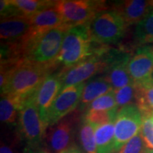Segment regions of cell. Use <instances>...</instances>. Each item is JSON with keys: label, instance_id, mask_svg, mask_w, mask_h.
Instances as JSON below:
<instances>
[{"label": "cell", "instance_id": "31", "mask_svg": "<svg viewBox=\"0 0 153 153\" xmlns=\"http://www.w3.org/2000/svg\"><path fill=\"white\" fill-rule=\"evenodd\" d=\"M24 153H51L49 151H48L46 149L44 148H39L35 149H29V148H25Z\"/></svg>", "mask_w": 153, "mask_h": 153}, {"label": "cell", "instance_id": "37", "mask_svg": "<svg viewBox=\"0 0 153 153\" xmlns=\"http://www.w3.org/2000/svg\"><path fill=\"white\" fill-rule=\"evenodd\" d=\"M152 76H153V75H152Z\"/></svg>", "mask_w": 153, "mask_h": 153}, {"label": "cell", "instance_id": "13", "mask_svg": "<svg viewBox=\"0 0 153 153\" xmlns=\"http://www.w3.org/2000/svg\"><path fill=\"white\" fill-rule=\"evenodd\" d=\"M130 75L135 84L150 79L153 75V45L139 46L128 63Z\"/></svg>", "mask_w": 153, "mask_h": 153}, {"label": "cell", "instance_id": "5", "mask_svg": "<svg viewBox=\"0 0 153 153\" xmlns=\"http://www.w3.org/2000/svg\"><path fill=\"white\" fill-rule=\"evenodd\" d=\"M89 26L93 41L108 46L124 37L128 26L117 11L107 9L97 13Z\"/></svg>", "mask_w": 153, "mask_h": 153}, {"label": "cell", "instance_id": "14", "mask_svg": "<svg viewBox=\"0 0 153 153\" xmlns=\"http://www.w3.org/2000/svg\"><path fill=\"white\" fill-rule=\"evenodd\" d=\"M31 19L16 16L1 19L0 37L4 42H14L22 39L31 30Z\"/></svg>", "mask_w": 153, "mask_h": 153}, {"label": "cell", "instance_id": "15", "mask_svg": "<svg viewBox=\"0 0 153 153\" xmlns=\"http://www.w3.org/2000/svg\"><path fill=\"white\" fill-rule=\"evenodd\" d=\"M152 6V1L128 0L115 3L112 9L123 16L128 26H131L142 21Z\"/></svg>", "mask_w": 153, "mask_h": 153}, {"label": "cell", "instance_id": "32", "mask_svg": "<svg viewBox=\"0 0 153 153\" xmlns=\"http://www.w3.org/2000/svg\"><path fill=\"white\" fill-rule=\"evenodd\" d=\"M62 153H85L83 150H82L81 148H79L78 145H76V144L73 145V146L70 148L68 150L64 151Z\"/></svg>", "mask_w": 153, "mask_h": 153}, {"label": "cell", "instance_id": "1", "mask_svg": "<svg viewBox=\"0 0 153 153\" xmlns=\"http://www.w3.org/2000/svg\"><path fill=\"white\" fill-rule=\"evenodd\" d=\"M70 28L68 25H63L40 34H35L30 30L22 40L23 61L56 69V60Z\"/></svg>", "mask_w": 153, "mask_h": 153}, {"label": "cell", "instance_id": "9", "mask_svg": "<svg viewBox=\"0 0 153 153\" xmlns=\"http://www.w3.org/2000/svg\"><path fill=\"white\" fill-rule=\"evenodd\" d=\"M143 116L135 104H130L118 111L115 121L114 151L118 152L128 141L140 131Z\"/></svg>", "mask_w": 153, "mask_h": 153}, {"label": "cell", "instance_id": "25", "mask_svg": "<svg viewBox=\"0 0 153 153\" xmlns=\"http://www.w3.org/2000/svg\"><path fill=\"white\" fill-rule=\"evenodd\" d=\"M135 91H136V89H135V85L134 82L120 89L114 90L115 99H116L118 111L126 106L135 104Z\"/></svg>", "mask_w": 153, "mask_h": 153}, {"label": "cell", "instance_id": "11", "mask_svg": "<svg viewBox=\"0 0 153 153\" xmlns=\"http://www.w3.org/2000/svg\"><path fill=\"white\" fill-rule=\"evenodd\" d=\"M86 82L77 84L61 91L49 108L47 116L48 126H51L71 114L79 106Z\"/></svg>", "mask_w": 153, "mask_h": 153}, {"label": "cell", "instance_id": "33", "mask_svg": "<svg viewBox=\"0 0 153 153\" xmlns=\"http://www.w3.org/2000/svg\"><path fill=\"white\" fill-rule=\"evenodd\" d=\"M145 153H153V150H150V149H148Z\"/></svg>", "mask_w": 153, "mask_h": 153}, {"label": "cell", "instance_id": "29", "mask_svg": "<svg viewBox=\"0 0 153 153\" xmlns=\"http://www.w3.org/2000/svg\"><path fill=\"white\" fill-rule=\"evenodd\" d=\"M22 139L16 133L13 139L1 140L0 146V153H21L19 149V143Z\"/></svg>", "mask_w": 153, "mask_h": 153}, {"label": "cell", "instance_id": "27", "mask_svg": "<svg viewBox=\"0 0 153 153\" xmlns=\"http://www.w3.org/2000/svg\"><path fill=\"white\" fill-rule=\"evenodd\" d=\"M148 150L140 133H137L118 151V153H145Z\"/></svg>", "mask_w": 153, "mask_h": 153}, {"label": "cell", "instance_id": "17", "mask_svg": "<svg viewBox=\"0 0 153 153\" xmlns=\"http://www.w3.org/2000/svg\"><path fill=\"white\" fill-rule=\"evenodd\" d=\"M112 90H114V88L104 76L91 79L88 83H86L82 91L79 105L80 110L86 109L88 105L95 99Z\"/></svg>", "mask_w": 153, "mask_h": 153}, {"label": "cell", "instance_id": "2", "mask_svg": "<svg viewBox=\"0 0 153 153\" xmlns=\"http://www.w3.org/2000/svg\"><path fill=\"white\" fill-rule=\"evenodd\" d=\"M89 24L73 26L68 30L56 60L57 68L62 65V69L69 68L94 55L104 53L109 50L108 45L93 41Z\"/></svg>", "mask_w": 153, "mask_h": 153}, {"label": "cell", "instance_id": "28", "mask_svg": "<svg viewBox=\"0 0 153 153\" xmlns=\"http://www.w3.org/2000/svg\"><path fill=\"white\" fill-rule=\"evenodd\" d=\"M140 133L147 148L153 150V120L152 118H143Z\"/></svg>", "mask_w": 153, "mask_h": 153}, {"label": "cell", "instance_id": "7", "mask_svg": "<svg viewBox=\"0 0 153 153\" xmlns=\"http://www.w3.org/2000/svg\"><path fill=\"white\" fill-rule=\"evenodd\" d=\"M105 5L104 1H55V7L62 16L65 24L71 27L89 24L97 13L107 9Z\"/></svg>", "mask_w": 153, "mask_h": 153}, {"label": "cell", "instance_id": "6", "mask_svg": "<svg viewBox=\"0 0 153 153\" xmlns=\"http://www.w3.org/2000/svg\"><path fill=\"white\" fill-rule=\"evenodd\" d=\"M79 108L49 126L43 140L44 148L51 153H62L75 145L82 116Z\"/></svg>", "mask_w": 153, "mask_h": 153}, {"label": "cell", "instance_id": "10", "mask_svg": "<svg viewBox=\"0 0 153 153\" xmlns=\"http://www.w3.org/2000/svg\"><path fill=\"white\" fill-rule=\"evenodd\" d=\"M131 53L111 49L107 52V66L104 76L114 90L133 83L128 70Z\"/></svg>", "mask_w": 153, "mask_h": 153}, {"label": "cell", "instance_id": "30", "mask_svg": "<svg viewBox=\"0 0 153 153\" xmlns=\"http://www.w3.org/2000/svg\"><path fill=\"white\" fill-rule=\"evenodd\" d=\"M0 14H1V19L12 16H23L19 12L16 6L11 2V0H1L0 1Z\"/></svg>", "mask_w": 153, "mask_h": 153}, {"label": "cell", "instance_id": "18", "mask_svg": "<svg viewBox=\"0 0 153 153\" xmlns=\"http://www.w3.org/2000/svg\"><path fill=\"white\" fill-rule=\"evenodd\" d=\"M135 85L136 89L135 104L143 118H151L153 116V76Z\"/></svg>", "mask_w": 153, "mask_h": 153}, {"label": "cell", "instance_id": "8", "mask_svg": "<svg viewBox=\"0 0 153 153\" xmlns=\"http://www.w3.org/2000/svg\"><path fill=\"white\" fill-rule=\"evenodd\" d=\"M108 51L94 55L69 68L62 69L61 91L70 86L86 82L98 74H104L107 66Z\"/></svg>", "mask_w": 153, "mask_h": 153}, {"label": "cell", "instance_id": "22", "mask_svg": "<svg viewBox=\"0 0 153 153\" xmlns=\"http://www.w3.org/2000/svg\"><path fill=\"white\" fill-rule=\"evenodd\" d=\"M95 126L82 118L78 128L77 138L82 150L85 153H97V144L95 139Z\"/></svg>", "mask_w": 153, "mask_h": 153}, {"label": "cell", "instance_id": "21", "mask_svg": "<svg viewBox=\"0 0 153 153\" xmlns=\"http://www.w3.org/2000/svg\"><path fill=\"white\" fill-rule=\"evenodd\" d=\"M133 38L138 47L153 45V6L144 19L135 25Z\"/></svg>", "mask_w": 153, "mask_h": 153}, {"label": "cell", "instance_id": "12", "mask_svg": "<svg viewBox=\"0 0 153 153\" xmlns=\"http://www.w3.org/2000/svg\"><path fill=\"white\" fill-rule=\"evenodd\" d=\"M61 70H59L48 74L35 93L36 106L39 111L41 118L44 123L46 124L48 128V112L52 106L53 101L61 92Z\"/></svg>", "mask_w": 153, "mask_h": 153}, {"label": "cell", "instance_id": "20", "mask_svg": "<svg viewBox=\"0 0 153 153\" xmlns=\"http://www.w3.org/2000/svg\"><path fill=\"white\" fill-rule=\"evenodd\" d=\"M115 121L98 126L95 130L97 153L114 152Z\"/></svg>", "mask_w": 153, "mask_h": 153}, {"label": "cell", "instance_id": "3", "mask_svg": "<svg viewBox=\"0 0 153 153\" xmlns=\"http://www.w3.org/2000/svg\"><path fill=\"white\" fill-rule=\"evenodd\" d=\"M55 69L27 62L19 63L9 78L1 96L9 94L23 99L35 93L45 77Z\"/></svg>", "mask_w": 153, "mask_h": 153}, {"label": "cell", "instance_id": "24", "mask_svg": "<svg viewBox=\"0 0 153 153\" xmlns=\"http://www.w3.org/2000/svg\"><path fill=\"white\" fill-rule=\"evenodd\" d=\"M118 109L108 111H86L82 115L84 119L95 127L116 121Z\"/></svg>", "mask_w": 153, "mask_h": 153}, {"label": "cell", "instance_id": "26", "mask_svg": "<svg viewBox=\"0 0 153 153\" xmlns=\"http://www.w3.org/2000/svg\"><path fill=\"white\" fill-rule=\"evenodd\" d=\"M118 109L116 99H115L114 89L109 91L106 94L101 96L91 104L88 105L86 111H108L113 109Z\"/></svg>", "mask_w": 153, "mask_h": 153}, {"label": "cell", "instance_id": "4", "mask_svg": "<svg viewBox=\"0 0 153 153\" xmlns=\"http://www.w3.org/2000/svg\"><path fill=\"white\" fill-rule=\"evenodd\" d=\"M35 93L24 99L17 122V133L29 149L41 147L48 128L36 106Z\"/></svg>", "mask_w": 153, "mask_h": 153}, {"label": "cell", "instance_id": "19", "mask_svg": "<svg viewBox=\"0 0 153 153\" xmlns=\"http://www.w3.org/2000/svg\"><path fill=\"white\" fill-rule=\"evenodd\" d=\"M20 97L5 94L1 96L0 101V120L8 126L17 125L19 113L24 101Z\"/></svg>", "mask_w": 153, "mask_h": 153}, {"label": "cell", "instance_id": "23", "mask_svg": "<svg viewBox=\"0 0 153 153\" xmlns=\"http://www.w3.org/2000/svg\"><path fill=\"white\" fill-rule=\"evenodd\" d=\"M23 16L32 17L44 9L53 6L55 1L48 0H11Z\"/></svg>", "mask_w": 153, "mask_h": 153}, {"label": "cell", "instance_id": "36", "mask_svg": "<svg viewBox=\"0 0 153 153\" xmlns=\"http://www.w3.org/2000/svg\"><path fill=\"white\" fill-rule=\"evenodd\" d=\"M152 4H153V1H152Z\"/></svg>", "mask_w": 153, "mask_h": 153}, {"label": "cell", "instance_id": "35", "mask_svg": "<svg viewBox=\"0 0 153 153\" xmlns=\"http://www.w3.org/2000/svg\"><path fill=\"white\" fill-rule=\"evenodd\" d=\"M151 118H152V119L153 120V116H152V117H151Z\"/></svg>", "mask_w": 153, "mask_h": 153}, {"label": "cell", "instance_id": "34", "mask_svg": "<svg viewBox=\"0 0 153 153\" xmlns=\"http://www.w3.org/2000/svg\"><path fill=\"white\" fill-rule=\"evenodd\" d=\"M111 153H118V152H116V151H114V152H113Z\"/></svg>", "mask_w": 153, "mask_h": 153}, {"label": "cell", "instance_id": "16", "mask_svg": "<svg viewBox=\"0 0 153 153\" xmlns=\"http://www.w3.org/2000/svg\"><path fill=\"white\" fill-rule=\"evenodd\" d=\"M30 19L31 31L35 34L43 33L53 28L66 25L60 11L55 7V4L35 16L30 17Z\"/></svg>", "mask_w": 153, "mask_h": 153}]
</instances>
